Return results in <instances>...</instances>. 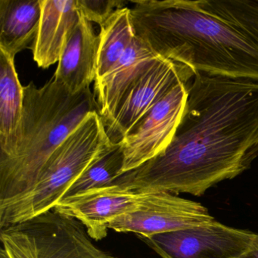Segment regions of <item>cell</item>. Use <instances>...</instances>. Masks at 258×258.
<instances>
[{"label":"cell","mask_w":258,"mask_h":258,"mask_svg":"<svg viewBox=\"0 0 258 258\" xmlns=\"http://www.w3.org/2000/svg\"><path fill=\"white\" fill-rule=\"evenodd\" d=\"M140 194L137 205L111 220L108 229L151 235L195 227L215 220L199 202L166 191Z\"/></svg>","instance_id":"obj_6"},{"label":"cell","mask_w":258,"mask_h":258,"mask_svg":"<svg viewBox=\"0 0 258 258\" xmlns=\"http://www.w3.org/2000/svg\"><path fill=\"white\" fill-rule=\"evenodd\" d=\"M112 143L99 113L88 114L46 161L34 186L0 204V229L53 210L71 185Z\"/></svg>","instance_id":"obj_4"},{"label":"cell","mask_w":258,"mask_h":258,"mask_svg":"<svg viewBox=\"0 0 258 258\" xmlns=\"http://www.w3.org/2000/svg\"><path fill=\"white\" fill-rule=\"evenodd\" d=\"M96 80L105 76L127 50L136 35L127 7L116 10L100 27Z\"/></svg>","instance_id":"obj_16"},{"label":"cell","mask_w":258,"mask_h":258,"mask_svg":"<svg viewBox=\"0 0 258 258\" xmlns=\"http://www.w3.org/2000/svg\"><path fill=\"white\" fill-rule=\"evenodd\" d=\"M247 34L249 37L258 44V10L252 18L248 28H247Z\"/></svg>","instance_id":"obj_20"},{"label":"cell","mask_w":258,"mask_h":258,"mask_svg":"<svg viewBox=\"0 0 258 258\" xmlns=\"http://www.w3.org/2000/svg\"><path fill=\"white\" fill-rule=\"evenodd\" d=\"M23 90L17 148L12 156L0 159V204L30 191L58 146L88 114L99 113L90 87L73 94L52 77L40 88L31 82Z\"/></svg>","instance_id":"obj_3"},{"label":"cell","mask_w":258,"mask_h":258,"mask_svg":"<svg viewBox=\"0 0 258 258\" xmlns=\"http://www.w3.org/2000/svg\"><path fill=\"white\" fill-rule=\"evenodd\" d=\"M136 37L155 55L210 76L258 81V44L199 0L132 1Z\"/></svg>","instance_id":"obj_2"},{"label":"cell","mask_w":258,"mask_h":258,"mask_svg":"<svg viewBox=\"0 0 258 258\" xmlns=\"http://www.w3.org/2000/svg\"><path fill=\"white\" fill-rule=\"evenodd\" d=\"M126 4L122 0H78L81 16L91 23H97L100 27L116 10L126 7Z\"/></svg>","instance_id":"obj_19"},{"label":"cell","mask_w":258,"mask_h":258,"mask_svg":"<svg viewBox=\"0 0 258 258\" xmlns=\"http://www.w3.org/2000/svg\"><path fill=\"white\" fill-rule=\"evenodd\" d=\"M258 157V81L196 72L174 136L159 155L116 179L137 193L202 196Z\"/></svg>","instance_id":"obj_1"},{"label":"cell","mask_w":258,"mask_h":258,"mask_svg":"<svg viewBox=\"0 0 258 258\" xmlns=\"http://www.w3.org/2000/svg\"><path fill=\"white\" fill-rule=\"evenodd\" d=\"M140 195L121 185H111L61 199L53 211L76 219L90 238L102 240L106 237L110 222L131 211L138 203Z\"/></svg>","instance_id":"obj_10"},{"label":"cell","mask_w":258,"mask_h":258,"mask_svg":"<svg viewBox=\"0 0 258 258\" xmlns=\"http://www.w3.org/2000/svg\"><path fill=\"white\" fill-rule=\"evenodd\" d=\"M240 258H258V234L255 235L251 247L249 249L248 251L246 252Z\"/></svg>","instance_id":"obj_21"},{"label":"cell","mask_w":258,"mask_h":258,"mask_svg":"<svg viewBox=\"0 0 258 258\" xmlns=\"http://www.w3.org/2000/svg\"><path fill=\"white\" fill-rule=\"evenodd\" d=\"M0 239L10 258H37L32 238L16 225L0 229Z\"/></svg>","instance_id":"obj_18"},{"label":"cell","mask_w":258,"mask_h":258,"mask_svg":"<svg viewBox=\"0 0 258 258\" xmlns=\"http://www.w3.org/2000/svg\"><path fill=\"white\" fill-rule=\"evenodd\" d=\"M14 58L0 50V159L16 152L20 134L24 90Z\"/></svg>","instance_id":"obj_14"},{"label":"cell","mask_w":258,"mask_h":258,"mask_svg":"<svg viewBox=\"0 0 258 258\" xmlns=\"http://www.w3.org/2000/svg\"><path fill=\"white\" fill-rule=\"evenodd\" d=\"M99 45L91 22L81 16L66 39L54 78L73 94L89 88L96 78Z\"/></svg>","instance_id":"obj_12"},{"label":"cell","mask_w":258,"mask_h":258,"mask_svg":"<svg viewBox=\"0 0 258 258\" xmlns=\"http://www.w3.org/2000/svg\"><path fill=\"white\" fill-rule=\"evenodd\" d=\"M196 73L188 66L158 57L125 96L105 128L111 142L119 143L172 87L192 79Z\"/></svg>","instance_id":"obj_8"},{"label":"cell","mask_w":258,"mask_h":258,"mask_svg":"<svg viewBox=\"0 0 258 258\" xmlns=\"http://www.w3.org/2000/svg\"><path fill=\"white\" fill-rule=\"evenodd\" d=\"M16 226L32 238L37 258H117L94 245L81 222L53 210Z\"/></svg>","instance_id":"obj_9"},{"label":"cell","mask_w":258,"mask_h":258,"mask_svg":"<svg viewBox=\"0 0 258 258\" xmlns=\"http://www.w3.org/2000/svg\"><path fill=\"white\" fill-rule=\"evenodd\" d=\"M137 37L120 59L100 79L95 81L94 95L105 128L130 90L158 58Z\"/></svg>","instance_id":"obj_11"},{"label":"cell","mask_w":258,"mask_h":258,"mask_svg":"<svg viewBox=\"0 0 258 258\" xmlns=\"http://www.w3.org/2000/svg\"><path fill=\"white\" fill-rule=\"evenodd\" d=\"M41 18L32 50L37 66L58 62L66 39L79 20L78 0H40Z\"/></svg>","instance_id":"obj_13"},{"label":"cell","mask_w":258,"mask_h":258,"mask_svg":"<svg viewBox=\"0 0 258 258\" xmlns=\"http://www.w3.org/2000/svg\"><path fill=\"white\" fill-rule=\"evenodd\" d=\"M123 148L120 142L112 145L93 162L68 188L62 199L72 197L95 188L114 185L123 175Z\"/></svg>","instance_id":"obj_17"},{"label":"cell","mask_w":258,"mask_h":258,"mask_svg":"<svg viewBox=\"0 0 258 258\" xmlns=\"http://www.w3.org/2000/svg\"><path fill=\"white\" fill-rule=\"evenodd\" d=\"M192 79L172 87L120 140L124 155L123 174L155 158L170 144L182 117Z\"/></svg>","instance_id":"obj_7"},{"label":"cell","mask_w":258,"mask_h":258,"mask_svg":"<svg viewBox=\"0 0 258 258\" xmlns=\"http://www.w3.org/2000/svg\"><path fill=\"white\" fill-rule=\"evenodd\" d=\"M40 18V0H0V50L15 58L32 49Z\"/></svg>","instance_id":"obj_15"},{"label":"cell","mask_w":258,"mask_h":258,"mask_svg":"<svg viewBox=\"0 0 258 258\" xmlns=\"http://www.w3.org/2000/svg\"><path fill=\"white\" fill-rule=\"evenodd\" d=\"M256 234L214 220L188 229L138 235L162 258H240Z\"/></svg>","instance_id":"obj_5"}]
</instances>
